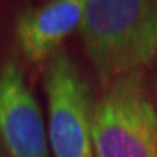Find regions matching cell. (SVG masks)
I'll use <instances>...</instances> for the list:
<instances>
[{
	"mask_svg": "<svg viewBox=\"0 0 157 157\" xmlns=\"http://www.w3.org/2000/svg\"><path fill=\"white\" fill-rule=\"evenodd\" d=\"M91 138L95 157H157V109L141 72L108 85L93 108Z\"/></svg>",
	"mask_w": 157,
	"mask_h": 157,
	"instance_id": "cell-2",
	"label": "cell"
},
{
	"mask_svg": "<svg viewBox=\"0 0 157 157\" xmlns=\"http://www.w3.org/2000/svg\"><path fill=\"white\" fill-rule=\"evenodd\" d=\"M85 0H50L23 13L15 27L16 42L23 55L32 63L50 59L61 42L78 31Z\"/></svg>",
	"mask_w": 157,
	"mask_h": 157,
	"instance_id": "cell-5",
	"label": "cell"
},
{
	"mask_svg": "<svg viewBox=\"0 0 157 157\" xmlns=\"http://www.w3.org/2000/svg\"><path fill=\"white\" fill-rule=\"evenodd\" d=\"M78 34L108 87L122 75L141 72L157 55V0H85Z\"/></svg>",
	"mask_w": 157,
	"mask_h": 157,
	"instance_id": "cell-1",
	"label": "cell"
},
{
	"mask_svg": "<svg viewBox=\"0 0 157 157\" xmlns=\"http://www.w3.org/2000/svg\"><path fill=\"white\" fill-rule=\"evenodd\" d=\"M0 143L10 157H50L48 130L39 101L13 58L0 67Z\"/></svg>",
	"mask_w": 157,
	"mask_h": 157,
	"instance_id": "cell-4",
	"label": "cell"
},
{
	"mask_svg": "<svg viewBox=\"0 0 157 157\" xmlns=\"http://www.w3.org/2000/svg\"><path fill=\"white\" fill-rule=\"evenodd\" d=\"M48 101V143L53 157H95L91 93L67 52H56L44 71Z\"/></svg>",
	"mask_w": 157,
	"mask_h": 157,
	"instance_id": "cell-3",
	"label": "cell"
}]
</instances>
